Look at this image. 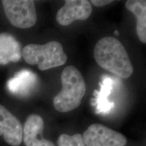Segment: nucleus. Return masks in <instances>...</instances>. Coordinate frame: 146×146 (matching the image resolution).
<instances>
[{"label": "nucleus", "instance_id": "nucleus-6", "mask_svg": "<svg viewBox=\"0 0 146 146\" xmlns=\"http://www.w3.org/2000/svg\"><path fill=\"white\" fill-rule=\"evenodd\" d=\"M56 14V21L62 26H68L76 21H86L92 13V5L87 0H66Z\"/></svg>", "mask_w": 146, "mask_h": 146}, {"label": "nucleus", "instance_id": "nucleus-10", "mask_svg": "<svg viewBox=\"0 0 146 146\" xmlns=\"http://www.w3.org/2000/svg\"><path fill=\"white\" fill-rule=\"evenodd\" d=\"M22 58L20 43L10 34H0V64L17 62Z\"/></svg>", "mask_w": 146, "mask_h": 146}, {"label": "nucleus", "instance_id": "nucleus-2", "mask_svg": "<svg viewBox=\"0 0 146 146\" xmlns=\"http://www.w3.org/2000/svg\"><path fill=\"white\" fill-rule=\"evenodd\" d=\"M62 89L55 96L53 104L60 112H68L81 105L86 91L83 74L73 66L66 67L61 74Z\"/></svg>", "mask_w": 146, "mask_h": 146}, {"label": "nucleus", "instance_id": "nucleus-3", "mask_svg": "<svg viewBox=\"0 0 146 146\" xmlns=\"http://www.w3.org/2000/svg\"><path fill=\"white\" fill-rule=\"evenodd\" d=\"M22 56L27 64L38 65L41 70L61 66L68 59L62 45L56 41H49L44 45H27L22 51Z\"/></svg>", "mask_w": 146, "mask_h": 146}, {"label": "nucleus", "instance_id": "nucleus-11", "mask_svg": "<svg viewBox=\"0 0 146 146\" xmlns=\"http://www.w3.org/2000/svg\"><path fill=\"white\" fill-rule=\"evenodd\" d=\"M126 8L137 18V34L142 43H146V1L145 0H129Z\"/></svg>", "mask_w": 146, "mask_h": 146}, {"label": "nucleus", "instance_id": "nucleus-4", "mask_svg": "<svg viewBox=\"0 0 146 146\" xmlns=\"http://www.w3.org/2000/svg\"><path fill=\"white\" fill-rule=\"evenodd\" d=\"M3 10L7 18L14 27L29 29L36 22L35 1L32 0H3Z\"/></svg>", "mask_w": 146, "mask_h": 146}, {"label": "nucleus", "instance_id": "nucleus-14", "mask_svg": "<svg viewBox=\"0 0 146 146\" xmlns=\"http://www.w3.org/2000/svg\"><path fill=\"white\" fill-rule=\"evenodd\" d=\"M112 2H113V1H111V0H92V1H90L91 4L94 5L96 7H103Z\"/></svg>", "mask_w": 146, "mask_h": 146}, {"label": "nucleus", "instance_id": "nucleus-9", "mask_svg": "<svg viewBox=\"0 0 146 146\" xmlns=\"http://www.w3.org/2000/svg\"><path fill=\"white\" fill-rule=\"evenodd\" d=\"M37 76L32 71L24 69L8 81L7 87L12 94L25 97L30 94L37 83Z\"/></svg>", "mask_w": 146, "mask_h": 146}, {"label": "nucleus", "instance_id": "nucleus-15", "mask_svg": "<svg viewBox=\"0 0 146 146\" xmlns=\"http://www.w3.org/2000/svg\"><path fill=\"white\" fill-rule=\"evenodd\" d=\"M114 34L115 35H119V32H118V31H114Z\"/></svg>", "mask_w": 146, "mask_h": 146}, {"label": "nucleus", "instance_id": "nucleus-13", "mask_svg": "<svg viewBox=\"0 0 146 146\" xmlns=\"http://www.w3.org/2000/svg\"><path fill=\"white\" fill-rule=\"evenodd\" d=\"M58 146H85L82 135L79 133L70 136L67 134L60 135L58 139Z\"/></svg>", "mask_w": 146, "mask_h": 146}, {"label": "nucleus", "instance_id": "nucleus-7", "mask_svg": "<svg viewBox=\"0 0 146 146\" xmlns=\"http://www.w3.org/2000/svg\"><path fill=\"white\" fill-rule=\"evenodd\" d=\"M23 128L19 120L2 105H0V136L7 143L20 145L23 141Z\"/></svg>", "mask_w": 146, "mask_h": 146}, {"label": "nucleus", "instance_id": "nucleus-8", "mask_svg": "<svg viewBox=\"0 0 146 146\" xmlns=\"http://www.w3.org/2000/svg\"><path fill=\"white\" fill-rule=\"evenodd\" d=\"M23 128V139L26 146H55L53 142L43 137L44 121L39 115L29 116Z\"/></svg>", "mask_w": 146, "mask_h": 146}, {"label": "nucleus", "instance_id": "nucleus-1", "mask_svg": "<svg viewBox=\"0 0 146 146\" xmlns=\"http://www.w3.org/2000/svg\"><path fill=\"white\" fill-rule=\"evenodd\" d=\"M94 58L102 68L122 78L132 75L133 66L125 47L113 36H105L96 43Z\"/></svg>", "mask_w": 146, "mask_h": 146}, {"label": "nucleus", "instance_id": "nucleus-5", "mask_svg": "<svg viewBox=\"0 0 146 146\" xmlns=\"http://www.w3.org/2000/svg\"><path fill=\"white\" fill-rule=\"evenodd\" d=\"M82 137L85 146H125L127 143L122 133L99 123L89 126Z\"/></svg>", "mask_w": 146, "mask_h": 146}, {"label": "nucleus", "instance_id": "nucleus-12", "mask_svg": "<svg viewBox=\"0 0 146 146\" xmlns=\"http://www.w3.org/2000/svg\"><path fill=\"white\" fill-rule=\"evenodd\" d=\"M112 81L110 77L106 76L100 83L101 89L98 91H95L96 101H94L92 104L96 106V113H107L110 112L114 107V102H110L108 100L111 91L112 89Z\"/></svg>", "mask_w": 146, "mask_h": 146}]
</instances>
